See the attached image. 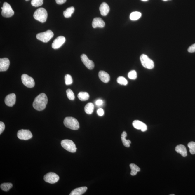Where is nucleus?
Listing matches in <instances>:
<instances>
[{
	"instance_id": "f257e3e1",
	"label": "nucleus",
	"mask_w": 195,
	"mask_h": 195,
	"mask_svg": "<svg viewBox=\"0 0 195 195\" xmlns=\"http://www.w3.org/2000/svg\"><path fill=\"white\" fill-rule=\"evenodd\" d=\"M48 98L46 94L42 93L38 95L34 99L33 106L36 110L41 111L44 110L48 104Z\"/></svg>"
},
{
	"instance_id": "f03ea898",
	"label": "nucleus",
	"mask_w": 195,
	"mask_h": 195,
	"mask_svg": "<svg viewBox=\"0 0 195 195\" xmlns=\"http://www.w3.org/2000/svg\"><path fill=\"white\" fill-rule=\"evenodd\" d=\"M64 124L66 127L72 130H77L80 128V125L78 120L72 117L65 118L64 120Z\"/></svg>"
},
{
	"instance_id": "7ed1b4c3",
	"label": "nucleus",
	"mask_w": 195,
	"mask_h": 195,
	"mask_svg": "<svg viewBox=\"0 0 195 195\" xmlns=\"http://www.w3.org/2000/svg\"><path fill=\"white\" fill-rule=\"evenodd\" d=\"M48 16L47 11L43 8H40L37 9L33 15V17L35 19L42 23L46 21Z\"/></svg>"
},
{
	"instance_id": "20e7f679",
	"label": "nucleus",
	"mask_w": 195,
	"mask_h": 195,
	"mask_svg": "<svg viewBox=\"0 0 195 195\" xmlns=\"http://www.w3.org/2000/svg\"><path fill=\"white\" fill-rule=\"evenodd\" d=\"M54 34L51 30H48L43 32L38 33L36 35V38L39 40L44 43L48 42L53 36Z\"/></svg>"
},
{
	"instance_id": "39448f33",
	"label": "nucleus",
	"mask_w": 195,
	"mask_h": 195,
	"mask_svg": "<svg viewBox=\"0 0 195 195\" xmlns=\"http://www.w3.org/2000/svg\"><path fill=\"white\" fill-rule=\"evenodd\" d=\"M62 147L71 153H75L77 150V148L74 143L71 140H64L61 142Z\"/></svg>"
},
{
	"instance_id": "423d86ee",
	"label": "nucleus",
	"mask_w": 195,
	"mask_h": 195,
	"mask_svg": "<svg viewBox=\"0 0 195 195\" xmlns=\"http://www.w3.org/2000/svg\"><path fill=\"white\" fill-rule=\"evenodd\" d=\"M140 60L142 65L144 68L148 69H152L154 67V64L153 61L145 54H142L140 56Z\"/></svg>"
},
{
	"instance_id": "0eeeda50",
	"label": "nucleus",
	"mask_w": 195,
	"mask_h": 195,
	"mask_svg": "<svg viewBox=\"0 0 195 195\" xmlns=\"http://www.w3.org/2000/svg\"><path fill=\"white\" fill-rule=\"evenodd\" d=\"M1 15L4 17L10 18L13 16L14 12L12 9L11 6L7 2H4L3 4Z\"/></svg>"
},
{
	"instance_id": "6e6552de",
	"label": "nucleus",
	"mask_w": 195,
	"mask_h": 195,
	"mask_svg": "<svg viewBox=\"0 0 195 195\" xmlns=\"http://www.w3.org/2000/svg\"><path fill=\"white\" fill-rule=\"evenodd\" d=\"M21 80L25 86L28 88L34 87L35 82L32 77H30L27 74H24L21 76Z\"/></svg>"
},
{
	"instance_id": "1a4fd4ad",
	"label": "nucleus",
	"mask_w": 195,
	"mask_h": 195,
	"mask_svg": "<svg viewBox=\"0 0 195 195\" xmlns=\"http://www.w3.org/2000/svg\"><path fill=\"white\" fill-rule=\"evenodd\" d=\"M44 180L47 182L51 184H54L59 181V177L56 173L50 172L45 175L44 177Z\"/></svg>"
},
{
	"instance_id": "9d476101",
	"label": "nucleus",
	"mask_w": 195,
	"mask_h": 195,
	"mask_svg": "<svg viewBox=\"0 0 195 195\" xmlns=\"http://www.w3.org/2000/svg\"><path fill=\"white\" fill-rule=\"evenodd\" d=\"M17 136L20 139L27 140L31 139L33 135L29 130L21 129L18 131Z\"/></svg>"
},
{
	"instance_id": "9b49d317",
	"label": "nucleus",
	"mask_w": 195,
	"mask_h": 195,
	"mask_svg": "<svg viewBox=\"0 0 195 195\" xmlns=\"http://www.w3.org/2000/svg\"><path fill=\"white\" fill-rule=\"evenodd\" d=\"M65 38L63 36H60L58 37L53 41L52 44V47L54 49H57L60 48L65 43Z\"/></svg>"
},
{
	"instance_id": "f8f14e48",
	"label": "nucleus",
	"mask_w": 195,
	"mask_h": 195,
	"mask_svg": "<svg viewBox=\"0 0 195 195\" xmlns=\"http://www.w3.org/2000/svg\"><path fill=\"white\" fill-rule=\"evenodd\" d=\"M81 58L84 65L88 69L91 70L93 69L94 67V62L93 61L90 60L86 55L82 54L81 56Z\"/></svg>"
},
{
	"instance_id": "ddd939ff",
	"label": "nucleus",
	"mask_w": 195,
	"mask_h": 195,
	"mask_svg": "<svg viewBox=\"0 0 195 195\" xmlns=\"http://www.w3.org/2000/svg\"><path fill=\"white\" fill-rule=\"evenodd\" d=\"M16 95L14 93L8 94L5 99V103L7 106L12 107L16 103Z\"/></svg>"
},
{
	"instance_id": "4468645a",
	"label": "nucleus",
	"mask_w": 195,
	"mask_h": 195,
	"mask_svg": "<svg viewBox=\"0 0 195 195\" xmlns=\"http://www.w3.org/2000/svg\"><path fill=\"white\" fill-rule=\"evenodd\" d=\"M132 125L135 128L141 130L142 132H145L147 130V126L146 125L139 120H135L133 122Z\"/></svg>"
},
{
	"instance_id": "2eb2a0df",
	"label": "nucleus",
	"mask_w": 195,
	"mask_h": 195,
	"mask_svg": "<svg viewBox=\"0 0 195 195\" xmlns=\"http://www.w3.org/2000/svg\"><path fill=\"white\" fill-rule=\"evenodd\" d=\"M10 65V62L7 58L0 59V71H6L8 69Z\"/></svg>"
},
{
	"instance_id": "dca6fc26",
	"label": "nucleus",
	"mask_w": 195,
	"mask_h": 195,
	"mask_svg": "<svg viewBox=\"0 0 195 195\" xmlns=\"http://www.w3.org/2000/svg\"><path fill=\"white\" fill-rule=\"evenodd\" d=\"M92 25L93 28H103L105 26V24L104 21L101 18H94Z\"/></svg>"
},
{
	"instance_id": "f3484780",
	"label": "nucleus",
	"mask_w": 195,
	"mask_h": 195,
	"mask_svg": "<svg viewBox=\"0 0 195 195\" xmlns=\"http://www.w3.org/2000/svg\"><path fill=\"white\" fill-rule=\"evenodd\" d=\"M98 76L100 80L105 83H108L110 80V77L109 74L104 71L99 72Z\"/></svg>"
},
{
	"instance_id": "a211bd4d",
	"label": "nucleus",
	"mask_w": 195,
	"mask_h": 195,
	"mask_svg": "<svg viewBox=\"0 0 195 195\" xmlns=\"http://www.w3.org/2000/svg\"><path fill=\"white\" fill-rule=\"evenodd\" d=\"M109 5L106 3H102L100 7V13L103 16H106L108 14L109 11Z\"/></svg>"
},
{
	"instance_id": "6ab92c4d",
	"label": "nucleus",
	"mask_w": 195,
	"mask_h": 195,
	"mask_svg": "<svg viewBox=\"0 0 195 195\" xmlns=\"http://www.w3.org/2000/svg\"><path fill=\"white\" fill-rule=\"evenodd\" d=\"M175 150L177 153L180 154L182 156L185 157L187 155L186 148L182 144L177 145L175 148Z\"/></svg>"
},
{
	"instance_id": "aec40b11",
	"label": "nucleus",
	"mask_w": 195,
	"mask_h": 195,
	"mask_svg": "<svg viewBox=\"0 0 195 195\" xmlns=\"http://www.w3.org/2000/svg\"><path fill=\"white\" fill-rule=\"evenodd\" d=\"M87 187H80V188H76L75 189L73 190L70 195H81L86 192L87 190Z\"/></svg>"
},
{
	"instance_id": "412c9836",
	"label": "nucleus",
	"mask_w": 195,
	"mask_h": 195,
	"mask_svg": "<svg viewBox=\"0 0 195 195\" xmlns=\"http://www.w3.org/2000/svg\"><path fill=\"white\" fill-rule=\"evenodd\" d=\"M126 136H127V133L126 132H123L121 135V139L123 145L126 147H130V144L131 142L130 140H126Z\"/></svg>"
},
{
	"instance_id": "4be33fe9",
	"label": "nucleus",
	"mask_w": 195,
	"mask_h": 195,
	"mask_svg": "<svg viewBox=\"0 0 195 195\" xmlns=\"http://www.w3.org/2000/svg\"><path fill=\"white\" fill-rule=\"evenodd\" d=\"M94 107V105L93 103H88L85 107V112L88 115H90L93 112Z\"/></svg>"
},
{
	"instance_id": "5701e85b",
	"label": "nucleus",
	"mask_w": 195,
	"mask_h": 195,
	"mask_svg": "<svg viewBox=\"0 0 195 195\" xmlns=\"http://www.w3.org/2000/svg\"><path fill=\"white\" fill-rule=\"evenodd\" d=\"M130 167L131 170L130 174L132 176H134L136 175L138 172L140 171V168L137 166L135 164L132 163L130 164Z\"/></svg>"
},
{
	"instance_id": "b1692460",
	"label": "nucleus",
	"mask_w": 195,
	"mask_h": 195,
	"mask_svg": "<svg viewBox=\"0 0 195 195\" xmlns=\"http://www.w3.org/2000/svg\"><path fill=\"white\" fill-rule=\"evenodd\" d=\"M74 7H71L68 8L63 12L64 16L65 18H70L71 16L74 13Z\"/></svg>"
},
{
	"instance_id": "393cba45",
	"label": "nucleus",
	"mask_w": 195,
	"mask_h": 195,
	"mask_svg": "<svg viewBox=\"0 0 195 195\" xmlns=\"http://www.w3.org/2000/svg\"><path fill=\"white\" fill-rule=\"evenodd\" d=\"M78 98L81 101H86L89 98V95L86 92H80L78 94Z\"/></svg>"
},
{
	"instance_id": "a878e982",
	"label": "nucleus",
	"mask_w": 195,
	"mask_h": 195,
	"mask_svg": "<svg viewBox=\"0 0 195 195\" xmlns=\"http://www.w3.org/2000/svg\"><path fill=\"white\" fill-rule=\"evenodd\" d=\"M13 184L11 183H4L1 185V190L4 191H8L12 188Z\"/></svg>"
},
{
	"instance_id": "bb28decb",
	"label": "nucleus",
	"mask_w": 195,
	"mask_h": 195,
	"mask_svg": "<svg viewBox=\"0 0 195 195\" xmlns=\"http://www.w3.org/2000/svg\"><path fill=\"white\" fill-rule=\"evenodd\" d=\"M141 13L139 12H134L131 13L130 19L131 20L135 21L139 19L141 16Z\"/></svg>"
},
{
	"instance_id": "cd10ccee",
	"label": "nucleus",
	"mask_w": 195,
	"mask_h": 195,
	"mask_svg": "<svg viewBox=\"0 0 195 195\" xmlns=\"http://www.w3.org/2000/svg\"><path fill=\"white\" fill-rule=\"evenodd\" d=\"M188 147L189 149V151L191 154H195V142H190L188 144Z\"/></svg>"
},
{
	"instance_id": "c85d7f7f",
	"label": "nucleus",
	"mask_w": 195,
	"mask_h": 195,
	"mask_svg": "<svg viewBox=\"0 0 195 195\" xmlns=\"http://www.w3.org/2000/svg\"><path fill=\"white\" fill-rule=\"evenodd\" d=\"M43 3V0H32L31 4L33 6L38 7L42 6Z\"/></svg>"
},
{
	"instance_id": "c756f323",
	"label": "nucleus",
	"mask_w": 195,
	"mask_h": 195,
	"mask_svg": "<svg viewBox=\"0 0 195 195\" xmlns=\"http://www.w3.org/2000/svg\"><path fill=\"white\" fill-rule=\"evenodd\" d=\"M117 82L119 84L123 85H126L128 84V81L126 79L122 76L119 77L117 79Z\"/></svg>"
},
{
	"instance_id": "7c9ffc66",
	"label": "nucleus",
	"mask_w": 195,
	"mask_h": 195,
	"mask_svg": "<svg viewBox=\"0 0 195 195\" xmlns=\"http://www.w3.org/2000/svg\"><path fill=\"white\" fill-rule=\"evenodd\" d=\"M67 97L69 100H73L75 99L74 92L71 89H68L66 90Z\"/></svg>"
},
{
	"instance_id": "2f4dec72",
	"label": "nucleus",
	"mask_w": 195,
	"mask_h": 195,
	"mask_svg": "<svg viewBox=\"0 0 195 195\" xmlns=\"http://www.w3.org/2000/svg\"><path fill=\"white\" fill-rule=\"evenodd\" d=\"M65 82L67 85L72 84L73 83V79L71 76L69 74H67L65 76Z\"/></svg>"
},
{
	"instance_id": "473e14b6",
	"label": "nucleus",
	"mask_w": 195,
	"mask_h": 195,
	"mask_svg": "<svg viewBox=\"0 0 195 195\" xmlns=\"http://www.w3.org/2000/svg\"><path fill=\"white\" fill-rule=\"evenodd\" d=\"M128 77L131 80H135L137 77L136 72L135 70H132V71L129 72L128 74Z\"/></svg>"
},
{
	"instance_id": "72a5a7b5",
	"label": "nucleus",
	"mask_w": 195,
	"mask_h": 195,
	"mask_svg": "<svg viewBox=\"0 0 195 195\" xmlns=\"http://www.w3.org/2000/svg\"><path fill=\"white\" fill-rule=\"evenodd\" d=\"M5 124L2 121L0 122V134L2 133L5 129Z\"/></svg>"
},
{
	"instance_id": "f704fd0d",
	"label": "nucleus",
	"mask_w": 195,
	"mask_h": 195,
	"mask_svg": "<svg viewBox=\"0 0 195 195\" xmlns=\"http://www.w3.org/2000/svg\"><path fill=\"white\" fill-rule=\"evenodd\" d=\"M188 51L189 53L195 52V43L189 47L188 49Z\"/></svg>"
},
{
	"instance_id": "c9c22d12",
	"label": "nucleus",
	"mask_w": 195,
	"mask_h": 195,
	"mask_svg": "<svg viewBox=\"0 0 195 195\" xmlns=\"http://www.w3.org/2000/svg\"><path fill=\"white\" fill-rule=\"evenodd\" d=\"M97 113L98 115L100 116H102L104 115V110H103V109H101V108H100V109H98Z\"/></svg>"
},
{
	"instance_id": "e433bc0d",
	"label": "nucleus",
	"mask_w": 195,
	"mask_h": 195,
	"mask_svg": "<svg viewBox=\"0 0 195 195\" xmlns=\"http://www.w3.org/2000/svg\"><path fill=\"white\" fill-rule=\"evenodd\" d=\"M95 104L97 106H101V105H102L103 104V101H102V100L99 99V100H96V101L95 102Z\"/></svg>"
},
{
	"instance_id": "4c0bfd02",
	"label": "nucleus",
	"mask_w": 195,
	"mask_h": 195,
	"mask_svg": "<svg viewBox=\"0 0 195 195\" xmlns=\"http://www.w3.org/2000/svg\"><path fill=\"white\" fill-rule=\"evenodd\" d=\"M67 0H56V4H62L66 2Z\"/></svg>"
},
{
	"instance_id": "58836bf2",
	"label": "nucleus",
	"mask_w": 195,
	"mask_h": 195,
	"mask_svg": "<svg viewBox=\"0 0 195 195\" xmlns=\"http://www.w3.org/2000/svg\"><path fill=\"white\" fill-rule=\"evenodd\" d=\"M141 1H148V0H141Z\"/></svg>"
},
{
	"instance_id": "ea45409f",
	"label": "nucleus",
	"mask_w": 195,
	"mask_h": 195,
	"mask_svg": "<svg viewBox=\"0 0 195 195\" xmlns=\"http://www.w3.org/2000/svg\"><path fill=\"white\" fill-rule=\"evenodd\" d=\"M163 1H168V0H163Z\"/></svg>"
},
{
	"instance_id": "a19ab883",
	"label": "nucleus",
	"mask_w": 195,
	"mask_h": 195,
	"mask_svg": "<svg viewBox=\"0 0 195 195\" xmlns=\"http://www.w3.org/2000/svg\"><path fill=\"white\" fill-rule=\"evenodd\" d=\"M170 195H174L175 194H170Z\"/></svg>"
},
{
	"instance_id": "79ce46f5",
	"label": "nucleus",
	"mask_w": 195,
	"mask_h": 195,
	"mask_svg": "<svg viewBox=\"0 0 195 195\" xmlns=\"http://www.w3.org/2000/svg\"><path fill=\"white\" fill-rule=\"evenodd\" d=\"M26 1H28L29 0H25Z\"/></svg>"
}]
</instances>
